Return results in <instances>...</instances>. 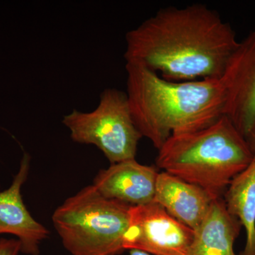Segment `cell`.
Returning a JSON list of instances; mask_svg holds the SVG:
<instances>
[{"instance_id":"4","label":"cell","mask_w":255,"mask_h":255,"mask_svg":"<svg viewBox=\"0 0 255 255\" xmlns=\"http://www.w3.org/2000/svg\"><path fill=\"white\" fill-rule=\"evenodd\" d=\"M131 206L107 199L90 185L64 201L52 220L72 255H115L124 250Z\"/></svg>"},{"instance_id":"7","label":"cell","mask_w":255,"mask_h":255,"mask_svg":"<svg viewBox=\"0 0 255 255\" xmlns=\"http://www.w3.org/2000/svg\"><path fill=\"white\" fill-rule=\"evenodd\" d=\"M221 80L224 116L246 137L255 122V28L238 43Z\"/></svg>"},{"instance_id":"8","label":"cell","mask_w":255,"mask_h":255,"mask_svg":"<svg viewBox=\"0 0 255 255\" xmlns=\"http://www.w3.org/2000/svg\"><path fill=\"white\" fill-rule=\"evenodd\" d=\"M31 157L23 154L19 170L7 189L0 191V235L16 236L21 243V253L38 255L42 242L49 231L31 216L23 203L21 188L27 180Z\"/></svg>"},{"instance_id":"11","label":"cell","mask_w":255,"mask_h":255,"mask_svg":"<svg viewBox=\"0 0 255 255\" xmlns=\"http://www.w3.org/2000/svg\"><path fill=\"white\" fill-rule=\"evenodd\" d=\"M242 228L239 220L228 212L223 198L214 199L194 231L188 255H236L234 243Z\"/></svg>"},{"instance_id":"14","label":"cell","mask_w":255,"mask_h":255,"mask_svg":"<svg viewBox=\"0 0 255 255\" xmlns=\"http://www.w3.org/2000/svg\"><path fill=\"white\" fill-rule=\"evenodd\" d=\"M246 138L248 140V143H249L250 147H251V150L253 152L255 153V122L252 126L251 129L247 133Z\"/></svg>"},{"instance_id":"15","label":"cell","mask_w":255,"mask_h":255,"mask_svg":"<svg viewBox=\"0 0 255 255\" xmlns=\"http://www.w3.org/2000/svg\"><path fill=\"white\" fill-rule=\"evenodd\" d=\"M130 255H152L138 250H130Z\"/></svg>"},{"instance_id":"1","label":"cell","mask_w":255,"mask_h":255,"mask_svg":"<svg viewBox=\"0 0 255 255\" xmlns=\"http://www.w3.org/2000/svg\"><path fill=\"white\" fill-rule=\"evenodd\" d=\"M127 63L169 81L221 79L237 48L236 33L205 4L162 8L126 34Z\"/></svg>"},{"instance_id":"12","label":"cell","mask_w":255,"mask_h":255,"mask_svg":"<svg viewBox=\"0 0 255 255\" xmlns=\"http://www.w3.org/2000/svg\"><path fill=\"white\" fill-rule=\"evenodd\" d=\"M223 196L228 212L246 231V246L239 255H255V153L251 164L233 179Z\"/></svg>"},{"instance_id":"10","label":"cell","mask_w":255,"mask_h":255,"mask_svg":"<svg viewBox=\"0 0 255 255\" xmlns=\"http://www.w3.org/2000/svg\"><path fill=\"white\" fill-rule=\"evenodd\" d=\"M214 199L203 188L167 172L157 176L154 202L194 231L202 223Z\"/></svg>"},{"instance_id":"9","label":"cell","mask_w":255,"mask_h":255,"mask_svg":"<svg viewBox=\"0 0 255 255\" xmlns=\"http://www.w3.org/2000/svg\"><path fill=\"white\" fill-rule=\"evenodd\" d=\"M158 174L155 167L129 159L100 170L92 185L107 199L132 206L145 205L154 200Z\"/></svg>"},{"instance_id":"3","label":"cell","mask_w":255,"mask_h":255,"mask_svg":"<svg viewBox=\"0 0 255 255\" xmlns=\"http://www.w3.org/2000/svg\"><path fill=\"white\" fill-rule=\"evenodd\" d=\"M254 155L246 137L223 116L201 130L169 137L159 149L156 164L218 199Z\"/></svg>"},{"instance_id":"2","label":"cell","mask_w":255,"mask_h":255,"mask_svg":"<svg viewBox=\"0 0 255 255\" xmlns=\"http://www.w3.org/2000/svg\"><path fill=\"white\" fill-rule=\"evenodd\" d=\"M126 70L134 123L157 150L172 135L201 130L224 116L221 79L169 81L134 63H127Z\"/></svg>"},{"instance_id":"6","label":"cell","mask_w":255,"mask_h":255,"mask_svg":"<svg viewBox=\"0 0 255 255\" xmlns=\"http://www.w3.org/2000/svg\"><path fill=\"white\" fill-rule=\"evenodd\" d=\"M194 236L193 230L152 201L130 207L123 247L152 255H188Z\"/></svg>"},{"instance_id":"13","label":"cell","mask_w":255,"mask_h":255,"mask_svg":"<svg viewBox=\"0 0 255 255\" xmlns=\"http://www.w3.org/2000/svg\"><path fill=\"white\" fill-rule=\"evenodd\" d=\"M21 246L18 239H0V255H18Z\"/></svg>"},{"instance_id":"5","label":"cell","mask_w":255,"mask_h":255,"mask_svg":"<svg viewBox=\"0 0 255 255\" xmlns=\"http://www.w3.org/2000/svg\"><path fill=\"white\" fill-rule=\"evenodd\" d=\"M74 142L97 146L111 164L135 159L142 135L134 123L127 92L106 88L95 110L64 116Z\"/></svg>"}]
</instances>
